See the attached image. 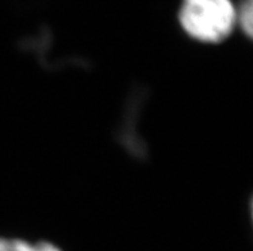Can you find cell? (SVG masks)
I'll return each mask as SVG.
<instances>
[{
    "instance_id": "1",
    "label": "cell",
    "mask_w": 253,
    "mask_h": 251,
    "mask_svg": "<svg viewBox=\"0 0 253 251\" xmlns=\"http://www.w3.org/2000/svg\"><path fill=\"white\" fill-rule=\"evenodd\" d=\"M179 19L190 37L202 42H220L237 25V8L231 0H184Z\"/></svg>"
},
{
    "instance_id": "2",
    "label": "cell",
    "mask_w": 253,
    "mask_h": 251,
    "mask_svg": "<svg viewBox=\"0 0 253 251\" xmlns=\"http://www.w3.org/2000/svg\"><path fill=\"white\" fill-rule=\"evenodd\" d=\"M0 251H61L49 242L30 244L25 240L0 237Z\"/></svg>"
},
{
    "instance_id": "3",
    "label": "cell",
    "mask_w": 253,
    "mask_h": 251,
    "mask_svg": "<svg viewBox=\"0 0 253 251\" xmlns=\"http://www.w3.org/2000/svg\"><path fill=\"white\" fill-rule=\"evenodd\" d=\"M237 23H239L243 32L253 40V0H243L237 9Z\"/></svg>"
},
{
    "instance_id": "4",
    "label": "cell",
    "mask_w": 253,
    "mask_h": 251,
    "mask_svg": "<svg viewBox=\"0 0 253 251\" xmlns=\"http://www.w3.org/2000/svg\"><path fill=\"white\" fill-rule=\"evenodd\" d=\"M252 218H253V201H252Z\"/></svg>"
}]
</instances>
